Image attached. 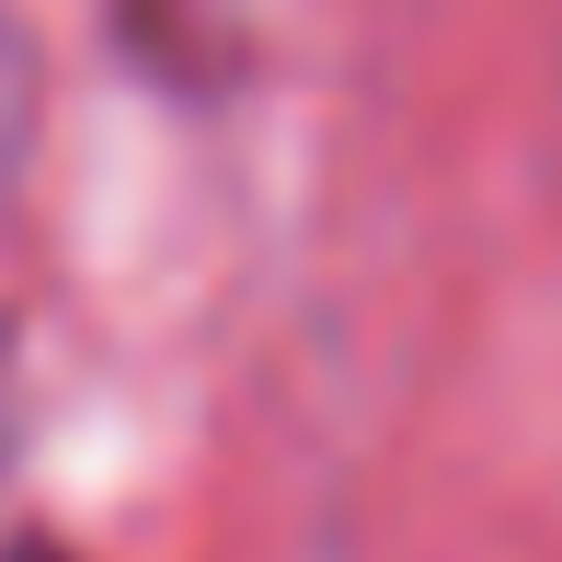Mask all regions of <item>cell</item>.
Listing matches in <instances>:
<instances>
[{"label": "cell", "instance_id": "cell-1", "mask_svg": "<svg viewBox=\"0 0 562 562\" xmlns=\"http://www.w3.org/2000/svg\"><path fill=\"white\" fill-rule=\"evenodd\" d=\"M12 562H69V551H46V540H23V551H12Z\"/></svg>", "mask_w": 562, "mask_h": 562}]
</instances>
